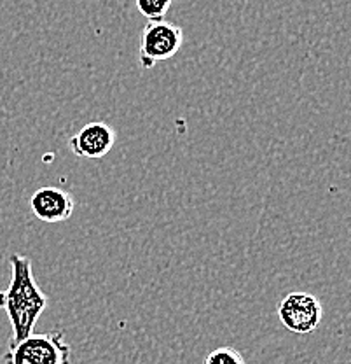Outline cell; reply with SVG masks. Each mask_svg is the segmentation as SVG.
Segmentation results:
<instances>
[{"instance_id": "2", "label": "cell", "mask_w": 351, "mask_h": 364, "mask_svg": "<svg viewBox=\"0 0 351 364\" xmlns=\"http://www.w3.org/2000/svg\"><path fill=\"white\" fill-rule=\"evenodd\" d=\"M4 364H70L72 348L63 331L32 333L28 338L7 345Z\"/></svg>"}, {"instance_id": "7", "label": "cell", "mask_w": 351, "mask_h": 364, "mask_svg": "<svg viewBox=\"0 0 351 364\" xmlns=\"http://www.w3.org/2000/svg\"><path fill=\"white\" fill-rule=\"evenodd\" d=\"M172 4L173 0H135V6H137L138 13L143 18H147V21L165 20Z\"/></svg>"}, {"instance_id": "1", "label": "cell", "mask_w": 351, "mask_h": 364, "mask_svg": "<svg viewBox=\"0 0 351 364\" xmlns=\"http://www.w3.org/2000/svg\"><path fill=\"white\" fill-rule=\"evenodd\" d=\"M11 280L6 289L0 291V309L11 322L9 343L28 338L35 329L37 321L48 309V296L37 284L33 264L23 254H11Z\"/></svg>"}, {"instance_id": "3", "label": "cell", "mask_w": 351, "mask_h": 364, "mask_svg": "<svg viewBox=\"0 0 351 364\" xmlns=\"http://www.w3.org/2000/svg\"><path fill=\"white\" fill-rule=\"evenodd\" d=\"M184 44V30L168 20L147 21L142 30L138 60L143 70L173 58Z\"/></svg>"}, {"instance_id": "6", "label": "cell", "mask_w": 351, "mask_h": 364, "mask_svg": "<svg viewBox=\"0 0 351 364\" xmlns=\"http://www.w3.org/2000/svg\"><path fill=\"white\" fill-rule=\"evenodd\" d=\"M117 140V134L111 124L104 121L86 123L75 135H72L69 146L72 153L79 158L100 159L107 156Z\"/></svg>"}, {"instance_id": "8", "label": "cell", "mask_w": 351, "mask_h": 364, "mask_svg": "<svg viewBox=\"0 0 351 364\" xmlns=\"http://www.w3.org/2000/svg\"><path fill=\"white\" fill-rule=\"evenodd\" d=\"M203 364H247V361L236 348L218 347L206 355Z\"/></svg>"}, {"instance_id": "5", "label": "cell", "mask_w": 351, "mask_h": 364, "mask_svg": "<svg viewBox=\"0 0 351 364\" xmlns=\"http://www.w3.org/2000/svg\"><path fill=\"white\" fill-rule=\"evenodd\" d=\"M74 195L62 188L46 186L37 189L30 198V208L39 221L48 225H58V223L69 221L75 210Z\"/></svg>"}, {"instance_id": "4", "label": "cell", "mask_w": 351, "mask_h": 364, "mask_svg": "<svg viewBox=\"0 0 351 364\" xmlns=\"http://www.w3.org/2000/svg\"><path fill=\"white\" fill-rule=\"evenodd\" d=\"M278 317L283 328L294 335H309L322 322L323 306L315 294L296 291L282 299L278 305Z\"/></svg>"}]
</instances>
